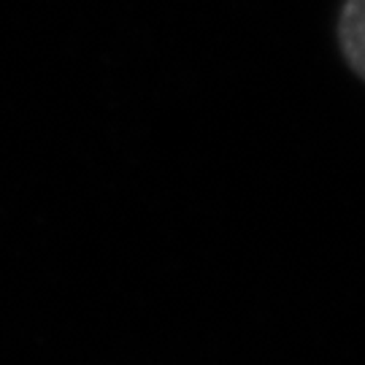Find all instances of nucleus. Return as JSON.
Segmentation results:
<instances>
[{
	"instance_id": "1",
	"label": "nucleus",
	"mask_w": 365,
	"mask_h": 365,
	"mask_svg": "<svg viewBox=\"0 0 365 365\" xmlns=\"http://www.w3.org/2000/svg\"><path fill=\"white\" fill-rule=\"evenodd\" d=\"M336 41L357 78H365V0H344L336 16Z\"/></svg>"
}]
</instances>
